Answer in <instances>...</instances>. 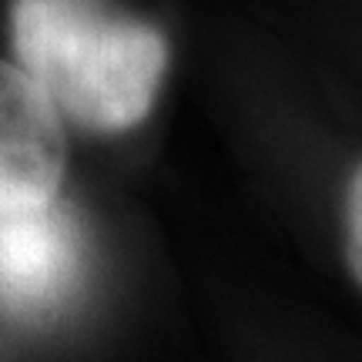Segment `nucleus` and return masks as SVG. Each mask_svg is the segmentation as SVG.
<instances>
[{
  "label": "nucleus",
  "mask_w": 362,
  "mask_h": 362,
  "mask_svg": "<svg viewBox=\"0 0 362 362\" xmlns=\"http://www.w3.org/2000/svg\"><path fill=\"white\" fill-rule=\"evenodd\" d=\"M11 30L21 67L81 128L115 134L148 117L168 67L155 27L98 0H13Z\"/></svg>",
  "instance_id": "f257e3e1"
},
{
  "label": "nucleus",
  "mask_w": 362,
  "mask_h": 362,
  "mask_svg": "<svg viewBox=\"0 0 362 362\" xmlns=\"http://www.w3.org/2000/svg\"><path fill=\"white\" fill-rule=\"evenodd\" d=\"M84 248L61 205L0 208V312L44 322L64 309L81 285Z\"/></svg>",
  "instance_id": "f03ea898"
},
{
  "label": "nucleus",
  "mask_w": 362,
  "mask_h": 362,
  "mask_svg": "<svg viewBox=\"0 0 362 362\" xmlns=\"http://www.w3.org/2000/svg\"><path fill=\"white\" fill-rule=\"evenodd\" d=\"M64 168L61 111L24 67L0 61V208L57 202Z\"/></svg>",
  "instance_id": "7ed1b4c3"
},
{
  "label": "nucleus",
  "mask_w": 362,
  "mask_h": 362,
  "mask_svg": "<svg viewBox=\"0 0 362 362\" xmlns=\"http://www.w3.org/2000/svg\"><path fill=\"white\" fill-rule=\"evenodd\" d=\"M346 262L352 279L362 285V165L352 171L346 188Z\"/></svg>",
  "instance_id": "20e7f679"
}]
</instances>
